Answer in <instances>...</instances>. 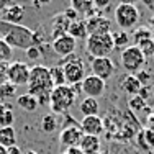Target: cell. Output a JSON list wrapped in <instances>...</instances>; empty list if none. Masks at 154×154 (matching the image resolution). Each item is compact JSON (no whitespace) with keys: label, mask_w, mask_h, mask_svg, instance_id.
<instances>
[{"label":"cell","mask_w":154,"mask_h":154,"mask_svg":"<svg viewBox=\"0 0 154 154\" xmlns=\"http://www.w3.org/2000/svg\"><path fill=\"white\" fill-rule=\"evenodd\" d=\"M17 89H18L17 85H13V84H10L8 80H7L3 85H0V100H7V98L15 97Z\"/></svg>","instance_id":"obj_26"},{"label":"cell","mask_w":154,"mask_h":154,"mask_svg":"<svg viewBox=\"0 0 154 154\" xmlns=\"http://www.w3.org/2000/svg\"><path fill=\"white\" fill-rule=\"evenodd\" d=\"M79 148L84 154H98V151H100V138L84 134L82 139H80Z\"/></svg>","instance_id":"obj_15"},{"label":"cell","mask_w":154,"mask_h":154,"mask_svg":"<svg viewBox=\"0 0 154 154\" xmlns=\"http://www.w3.org/2000/svg\"><path fill=\"white\" fill-rule=\"evenodd\" d=\"M0 35L10 48H18L25 51L43 43L41 31H31L28 26L8 23V21H3L2 18H0Z\"/></svg>","instance_id":"obj_1"},{"label":"cell","mask_w":154,"mask_h":154,"mask_svg":"<svg viewBox=\"0 0 154 154\" xmlns=\"http://www.w3.org/2000/svg\"><path fill=\"white\" fill-rule=\"evenodd\" d=\"M7 82V75H5V69H0V85Z\"/></svg>","instance_id":"obj_38"},{"label":"cell","mask_w":154,"mask_h":154,"mask_svg":"<svg viewBox=\"0 0 154 154\" xmlns=\"http://www.w3.org/2000/svg\"><path fill=\"white\" fill-rule=\"evenodd\" d=\"M62 154H84V152L80 151L79 146H75V148H67V149H66V152H62Z\"/></svg>","instance_id":"obj_35"},{"label":"cell","mask_w":154,"mask_h":154,"mask_svg":"<svg viewBox=\"0 0 154 154\" xmlns=\"http://www.w3.org/2000/svg\"><path fill=\"white\" fill-rule=\"evenodd\" d=\"M8 154H21V151L17 148V146H13V148H10V149H8Z\"/></svg>","instance_id":"obj_40"},{"label":"cell","mask_w":154,"mask_h":154,"mask_svg":"<svg viewBox=\"0 0 154 154\" xmlns=\"http://www.w3.org/2000/svg\"><path fill=\"white\" fill-rule=\"evenodd\" d=\"M112 36H113V43H115V48H123V46H126L128 43H130V36L126 35V31H115V33H112Z\"/></svg>","instance_id":"obj_28"},{"label":"cell","mask_w":154,"mask_h":154,"mask_svg":"<svg viewBox=\"0 0 154 154\" xmlns=\"http://www.w3.org/2000/svg\"><path fill=\"white\" fill-rule=\"evenodd\" d=\"M30 71H31V67L26 62L15 61V62H12V64H8L5 67V75H7V80H8L10 84L20 87V85H26L28 84Z\"/></svg>","instance_id":"obj_8"},{"label":"cell","mask_w":154,"mask_h":154,"mask_svg":"<svg viewBox=\"0 0 154 154\" xmlns=\"http://www.w3.org/2000/svg\"><path fill=\"white\" fill-rule=\"evenodd\" d=\"M0 144L3 148L10 149L17 144V133L13 130V126H5L0 128Z\"/></svg>","instance_id":"obj_20"},{"label":"cell","mask_w":154,"mask_h":154,"mask_svg":"<svg viewBox=\"0 0 154 154\" xmlns=\"http://www.w3.org/2000/svg\"><path fill=\"white\" fill-rule=\"evenodd\" d=\"M43 133L49 134V133H54L57 130V120L54 115H45L41 118V125H39Z\"/></svg>","instance_id":"obj_23"},{"label":"cell","mask_w":154,"mask_h":154,"mask_svg":"<svg viewBox=\"0 0 154 154\" xmlns=\"http://www.w3.org/2000/svg\"><path fill=\"white\" fill-rule=\"evenodd\" d=\"M61 66L64 69V77L67 85H79L85 79V67H84V62L80 57L77 56L64 57Z\"/></svg>","instance_id":"obj_6"},{"label":"cell","mask_w":154,"mask_h":154,"mask_svg":"<svg viewBox=\"0 0 154 154\" xmlns=\"http://www.w3.org/2000/svg\"><path fill=\"white\" fill-rule=\"evenodd\" d=\"M141 2L146 5V8L151 10V12L154 13V0H141Z\"/></svg>","instance_id":"obj_36"},{"label":"cell","mask_w":154,"mask_h":154,"mask_svg":"<svg viewBox=\"0 0 154 154\" xmlns=\"http://www.w3.org/2000/svg\"><path fill=\"white\" fill-rule=\"evenodd\" d=\"M113 49H115V43L112 33L90 35L85 38V51L92 57H108Z\"/></svg>","instance_id":"obj_4"},{"label":"cell","mask_w":154,"mask_h":154,"mask_svg":"<svg viewBox=\"0 0 154 154\" xmlns=\"http://www.w3.org/2000/svg\"><path fill=\"white\" fill-rule=\"evenodd\" d=\"M26 154H36V152H33V151H28Z\"/></svg>","instance_id":"obj_44"},{"label":"cell","mask_w":154,"mask_h":154,"mask_svg":"<svg viewBox=\"0 0 154 154\" xmlns=\"http://www.w3.org/2000/svg\"><path fill=\"white\" fill-rule=\"evenodd\" d=\"M112 21L103 15H92L85 20V28H87V36L90 35H103V33H112L110 31Z\"/></svg>","instance_id":"obj_11"},{"label":"cell","mask_w":154,"mask_h":154,"mask_svg":"<svg viewBox=\"0 0 154 154\" xmlns=\"http://www.w3.org/2000/svg\"><path fill=\"white\" fill-rule=\"evenodd\" d=\"M120 87H122V90L125 94H130V95H138L139 90L143 89L141 82H139V79L136 75L130 74L126 77H123L122 79V84H120Z\"/></svg>","instance_id":"obj_17"},{"label":"cell","mask_w":154,"mask_h":154,"mask_svg":"<svg viewBox=\"0 0 154 154\" xmlns=\"http://www.w3.org/2000/svg\"><path fill=\"white\" fill-rule=\"evenodd\" d=\"M134 2L138 0H120V3H130V5H134Z\"/></svg>","instance_id":"obj_42"},{"label":"cell","mask_w":154,"mask_h":154,"mask_svg":"<svg viewBox=\"0 0 154 154\" xmlns=\"http://www.w3.org/2000/svg\"><path fill=\"white\" fill-rule=\"evenodd\" d=\"M28 94L35 95L38 98L39 105L49 103V95L54 89L53 79L49 74V67L43 64H36L30 71V79H28Z\"/></svg>","instance_id":"obj_2"},{"label":"cell","mask_w":154,"mask_h":154,"mask_svg":"<svg viewBox=\"0 0 154 154\" xmlns=\"http://www.w3.org/2000/svg\"><path fill=\"white\" fill-rule=\"evenodd\" d=\"M136 46L139 48V49H141V53L144 54V57L152 56V54H154V41H152V38L143 39V41H139Z\"/></svg>","instance_id":"obj_27"},{"label":"cell","mask_w":154,"mask_h":154,"mask_svg":"<svg viewBox=\"0 0 154 154\" xmlns=\"http://www.w3.org/2000/svg\"><path fill=\"white\" fill-rule=\"evenodd\" d=\"M26 56H28V59H38V57L41 56V54H39V48L33 46L30 49H26Z\"/></svg>","instance_id":"obj_33"},{"label":"cell","mask_w":154,"mask_h":154,"mask_svg":"<svg viewBox=\"0 0 154 154\" xmlns=\"http://www.w3.org/2000/svg\"><path fill=\"white\" fill-rule=\"evenodd\" d=\"M77 98V90L72 85H59L54 87L49 95V107L53 113H64L74 105Z\"/></svg>","instance_id":"obj_3"},{"label":"cell","mask_w":154,"mask_h":154,"mask_svg":"<svg viewBox=\"0 0 154 154\" xmlns=\"http://www.w3.org/2000/svg\"><path fill=\"white\" fill-rule=\"evenodd\" d=\"M143 136H144L146 146L149 148V151H152V149H154V131H151V130L146 128V130L143 131Z\"/></svg>","instance_id":"obj_31"},{"label":"cell","mask_w":154,"mask_h":154,"mask_svg":"<svg viewBox=\"0 0 154 154\" xmlns=\"http://www.w3.org/2000/svg\"><path fill=\"white\" fill-rule=\"evenodd\" d=\"M79 110H80V113H82L84 116H94V115H98V110H100V107H98L97 98L85 97L82 102H80Z\"/></svg>","instance_id":"obj_21"},{"label":"cell","mask_w":154,"mask_h":154,"mask_svg":"<svg viewBox=\"0 0 154 154\" xmlns=\"http://www.w3.org/2000/svg\"><path fill=\"white\" fill-rule=\"evenodd\" d=\"M13 120H15V116H13V112H12V110H7V112L3 113L2 116H0V128L12 126V125H13Z\"/></svg>","instance_id":"obj_30"},{"label":"cell","mask_w":154,"mask_h":154,"mask_svg":"<svg viewBox=\"0 0 154 154\" xmlns=\"http://www.w3.org/2000/svg\"><path fill=\"white\" fill-rule=\"evenodd\" d=\"M51 2V0H36V5H48V3H49Z\"/></svg>","instance_id":"obj_41"},{"label":"cell","mask_w":154,"mask_h":154,"mask_svg":"<svg viewBox=\"0 0 154 154\" xmlns=\"http://www.w3.org/2000/svg\"><path fill=\"white\" fill-rule=\"evenodd\" d=\"M148 38H151V31L148 30V28H144V30H141V31H134V39L139 43V41H143V39H148Z\"/></svg>","instance_id":"obj_32"},{"label":"cell","mask_w":154,"mask_h":154,"mask_svg":"<svg viewBox=\"0 0 154 154\" xmlns=\"http://www.w3.org/2000/svg\"><path fill=\"white\" fill-rule=\"evenodd\" d=\"M25 17V8L20 5H12L8 8L3 10V17H0L3 21H8V23H17L20 25V20Z\"/></svg>","instance_id":"obj_18"},{"label":"cell","mask_w":154,"mask_h":154,"mask_svg":"<svg viewBox=\"0 0 154 154\" xmlns=\"http://www.w3.org/2000/svg\"><path fill=\"white\" fill-rule=\"evenodd\" d=\"M67 35H71L74 39H79V38H87L85 21H80V20L71 21V25H69V28H67Z\"/></svg>","instance_id":"obj_22"},{"label":"cell","mask_w":154,"mask_h":154,"mask_svg":"<svg viewBox=\"0 0 154 154\" xmlns=\"http://www.w3.org/2000/svg\"><path fill=\"white\" fill-rule=\"evenodd\" d=\"M128 105H130L131 110H143V108H146V100L141 95H133L130 98V102H128Z\"/></svg>","instance_id":"obj_29"},{"label":"cell","mask_w":154,"mask_h":154,"mask_svg":"<svg viewBox=\"0 0 154 154\" xmlns=\"http://www.w3.org/2000/svg\"><path fill=\"white\" fill-rule=\"evenodd\" d=\"M90 69H92V75L102 80H107L115 74V64L110 57H94L90 62Z\"/></svg>","instance_id":"obj_10"},{"label":"cell","mask_w":154,"mask_h":154,"mask_svg":"<svg viewBox=\"0 0 154 154\" xmlns=\"http://www.w3.org/2000/svg\"><path fill=\"white\" fill-rule=\"evenodd\" d=\"M0 154H8V149H7V148H3L2 144H0Z\"/></svg>","instance_id":"obj_43"},{"label":"cell","mask_w":154,"mask_h":154,"mask_svg":"<svg viewBox=\"0 0 154 154\" xmlns=\"http://www.w3.org/2000/svg\"><path fill=\"white\" fill-rule=\"evenodd\" d=\"M110 2L112 0H94V7H95V10H103L110 5Z\"/></svg>","instance_id":"obj_34"},{"label":"cell","mask_w":154,"mask_h":154,"mask_svg":"<svg viewBox=\"0 0 154 154\" xmlns=\"http://www.w3.org/2000/svg\"><path fill=\"white\" fill-rule=\"evenodd\" d=\"M77 39H74L71 35H62L59 38L53 39V49L57 56L61 57H69L75 51Z\"/></svg>","instance_id":"obj_12"},{"label":"cell","mask_w":154,"mask_h":154,"mask_svg":"<svg viewBox=\"0 0 154 154\" xmlns=\"http://www.w3.org/2000/svg\"><path fill=\"white\" fill-rule=\"evenodd\" d=\"M71 8L74 10L77 15H84V17H92L95 15V7H94V0H71Z\"/></svg>","instance_id":"obj_16"},{"label":"cell","mask_w":154,"mask_h":154,"mask_svg":"<svg viewBox=\"0 0 154 154\" xmlns=\"http://www.w3.org/2000/svg\"><path fill=\"white\" fill-rule=\"evenodd\" d=\"M84 133L80 130V126L71 125V126H66L59 134V143L66 148H75L80 144V139H82Z\"/></svg>","instance_id":"obj_13"},{"label":"cell","mask_w":154,"mask_h":154,"mask_svg":"<svg viewBox=\"0 0 154 154\" xmlns=\"http://www.w3.org/2000/svg\"><path fill=\"white\" fill-rule=\"evenodd\" d=\"M148 130L154 131V113H152V115H149V118H148Z\"/></svg>","instance_id":"obj_37"},{"label":"cell","mask_w":154,"mask_h":154,"mask_svg":"<svg viewBox=\"0 0 154 154\" xmlns=\"http://www.w3.org/2000/svg\"><path fill=\"white\" fill-rule=\"evenodd\" d=\"M141 13H139L136 5H130V3H120L115 8V23L122 28V31L131 30L138 25Z\"/></svg>","instance_id":"obj_5"},{"label":"cell","mask_w":154,"mask_h":154,"mask_svg":"<svg viewBox=\"0 0 154 154\" xmlns=\"http://www.w3.org/2000/svg\"><path fill=\"white\" fill-rule=\"evenodd\" d=\"M12 56H13V48H10L5 43V39L0 38V67L12 59Z\"/></svg>","instance_id":"obj_25"},{"label":"cell","mask_w":154,"mask_h":154,"mask_svg":"<svg viewBox=\"0 0 154 154\" xmlns=\"http://www.w3.org/2000/svg\"><path fill=\"white\" fill-rule=\"evenodd\" d=\"M80 130L84 134H90V136H100L103 131V120L98 115L94 116H84L80 122Z\"/></svg>","instance_id":"obj_14"},{"label":"cell","mask_w":154,"mask_h":154,"mask_svg":"<svg viewBox=\"0 0 154 154\" xmlns=\"http://www.w3.org/2000/svg\"><path fill=\"white\" fill-rule=\"evenodd\" d=\"M105 87H107V84H105V80L98 79V77L95 75H85V79L80 82V90H82L84 94H85V97L89 98H98L102 97L105 92Z\"/></svg>","instance_id":"obj_9"},{"label":"cell","mask_w":154,"mask_h":154,"mask_svg":"<svg viewBox=\"0 0 154 154\" xmlns=\"http://www.w3.org/2000/svg\"><path fill=\"white\" fill-rule=\"evenodd\" d=\"M49 74H51V79H53V84L54 87H59V85H66V77H64V69L62 66H53L49 67Z\"/></svg>","instance_id":"obj_24"},{"label":"cell","mask_w":154,"mask_h":154,"mask_svg":"<svg viewBox=\"0 0 154 154\" xmlns=\"http://www.w3.org/2000/svg\"><path fill=\"white\" fill-rule=\"evenodd\" d=\"M146 62L144 54L141 53V49L134 45V46H126L122 51V66L125 67V71H128L130 74L139 72L143 69Z\"/></svg>","instance_id":"obj_7"},{"label":"cell","mask_w":154,"mask_h":154,"mask_svg":"<svg viewBox=\"0 0 154 154\" xmlns=\"http://www.w3.org/2000/svg\"><path fill=\"white\" fill-rule=\"evenodd\" d=\"M7 110H10V105H5V103H2V102H0V116H2Z\"/></svg>","instance_id":"obj_39"},{"label":"cell","mask_w":154,"mask_h":154,"mask_svg":"<svg viewBox=\"0 0 154 154\" xmlns=\"http://www.w3.org/2000/svg\"><path fill=\"white\" fill-rule=\"evenodd\" d=\"M17 103H18V107L23 108L25 112H35V110L39 107L38 98H36L35 95L28 94V92L26 94H21L20 97L17 98Z\"/></svg>","instance_id":"obj_19"}]
</instances>
